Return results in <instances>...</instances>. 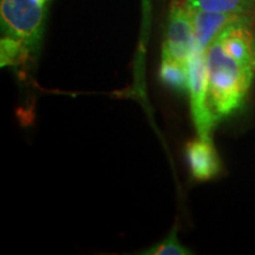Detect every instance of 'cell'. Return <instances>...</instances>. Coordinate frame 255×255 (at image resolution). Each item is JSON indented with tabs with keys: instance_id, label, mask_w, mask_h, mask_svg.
I'll list each match as a JSON object with an SVG mask.
<instances>
[{
	"instance_id": "4",
	"label": "cell",
	"mask_w": 255,
	"mask_h": 255,
	"mask_svg": "<svg viewBox=\"0 0 255 255\" xmlns=\"http://www.w3.org/2000/svg\"><path fill=\"white\" fill-rule=\"evenodd\" d=\"M194 52V25L184 0H173L169 11L162 57L188 64Z\"/></svg>"
},
{
	"instance_id": "5",
	"label": "cell",
	"mask_w": 255,
	"mask_h": 255,
	"mask_svg": "<svg viewBox=\"0 0 255 255\" xmlns=\"http://www.w3.org/2000/svg\"><path fill=\"white\" fill-rule=\"evenodd\" d=\"M218 39L229 56L255 71V34L251 17L228 26L219 34Z\"/></svg>"
},
{
	"instance_id": "10",
	"label": "cell",
	"mask_w": 255,
	"mask_h": 255,
	"mask_svg": "<svg viewBox=\"0 0 255 255\" xmlns=\"http://www.w3.org/2000/svg\"><path fill=\"white\" fill-rule=\"evenodd\" d=\"M144 254L148 255H186L190 254V252L178 241L176 232L171 233L169 237L162 241L161 244L156 245L155 247L149 248Z\"/></svg>"
},
{
	"instance_id": "9",
	"label": "cell",
	"mask_w": 255,
	"mask_h": 255,
	"mask_svg": "<svg viewBox=\"0 0 255 255\" xmlns=\"http://www.w3.org/2000/svg\"><path fill=\"white\" fill-rule=\"evenodd\" d=\"M159 77L175 90L189 91V66L176 60L162 57Z\"/></svg>"
},
{
	"instance_id": "2",
	"label": "cell",
	"mask_w": 255,
	"mask_h": 255,
	"mask_svg": "<svg viewBox=\"0 0 255 255\" xmlns=\"http://www.w3.org/2000/svg\"><path fill=\"white\" fill-rule=\"evenodd\" d=\"M50 0H1L2 37L17 40L31 53L43 36Z\"/></svg>"
},
{
	"instance_id": "1",
	"label": "cell",
	"mask_w": 255,
	"mask_h": 255,
	"mask_svg": "<svg viewBox=\"0 0 255 255\" xmlns=\"http://www.w3.org/2000/svg\"><path fill=\"white\" fill-rule=\"evenodd\" d=\"M206 64L208 107L219 121L241 107L255 71L229 56L218 38L206 50Z\"/></svg>"
},
{
	"instance_id": "3",
	"label": "cell",
	"mask_w": 255,
	"mask_h": 255,
	"mask_svg": "<svg viewBox=\"0 0 255 255\" xmlns=\"http://www.w3.org/2000/svg\"><path fill=\"white\" fill-rule=\"evenodd\" d=\"M189 94L194 123L197 135L206 141H212V130L218 121L208 107L207 92V64L206 52L194 50L189 63Z\"/></svg>"
},
{
	"instance_id": "8",
	"label": "cell",
	"mask_w": 255,
	"mask_h": 255,
	"mask_svg": "<svg viewBox=\"0 0 255 255\" xmlns=\"http://www.w3.org/2000/svg\"><path fill=\"white\" fill-rule=\"evenodd\" d=\"M190 9L216 13L248 14L253 0H184Z\"/></svg>"
},
{
	"instance_id": "6",
	"label": "cell",
	"mask_w": 255,
	"mask_h": 255,
	"mask_svg": "<svg viewBox=\"0 0 255 255\" xmlns=\"http://www.w3.org/2000/svg\"><path fill=\"white\" fill-rule=\"evenodd\" d=\"M190 13L194 25V50L202 52H206L208 46L223 30L242 19L250 17L248 14L216 13L197 9H190Z\"/></svg>"
},
{
	"instance_id": "7",
	"label": "cell",
	"mask_w": 255,
	"mask_h": 255,
	"mask_svg": "<svg viewBox=\"0 0 255 255\" xmlns=\"http://www.w3.org/2000/svg\"><path fill=\"white\" fill-rule=\"evenodd\" d=\"M186 156L191 175L196 181H208L220 173L221 163L212 141L197 138L186 146Z\"/></svg>"
}]
</instances>
